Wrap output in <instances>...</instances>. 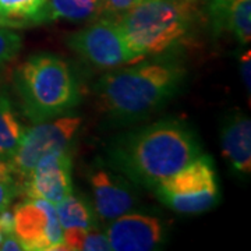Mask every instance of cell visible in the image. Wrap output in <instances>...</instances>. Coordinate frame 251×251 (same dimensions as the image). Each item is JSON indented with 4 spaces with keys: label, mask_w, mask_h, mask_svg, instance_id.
<instances>
[{
    "label": "cell",
    "mask_w": 251,
    "mask_h": 251,
    "mask_svg": "<svg viewBox=\"0 0 251 251\" xmlns=\"http://www.w3.org/2000/svg\"><path fill=\"white\" fill-rule=\"evenodd\" d=\"M23 46V38L11 28L0 27V67L17 57Z\"/></svg>",
    "instance_id": "cell-20"
},
{
    "label": "cell",
    "mask_w": 251,
    "mask_h": 251,
    "mask_svg": "<svg viewBox=\"0 0 251 251\" xmlns=\"http://www.w3.org/2000/svg\"><path fill=\"white\" fill-rule=\"evenodd\" d=\"M14 234L27 251L63 250V229L53 204L27 198L13 209Z\"/></svg>",
    "instance_id": "cell-8"
},
{
    "label": "cell",
    "mask_w": 251,
    "mask_h": 251,
    "mask_svg": "<svg viewBox=\"0 0 251 251\" xmlns=\"http://www.w3.org/2000/svg\"><path fill=\"white\" fill-rule=\"evenodd\" d=\"M20 186L10 168L9 161L0 159V211L9 208L11 201L17 197Z\"/></svg>",
    "instance_id": "cell-19"
},
{
    "label": "cell",
    "mask_w": 251,
    "mask_h": 251,
    "mask_svg": "<svg viewBox=\"0 0 251 251\" xmlns=\"http://www.w3.org/2000/svg\"><path fill=\"white\" fill-rule=\"evenodd\" d=\"M63 250L109 251L106 233L95 229H66L63 230Z\"/></svg>",
    "instance_id": "cell-17"
},
{
    "label": "cell",
    "mask_w": 251,
    "mask_h": 251,
    "mask_svg": "<svg viewBox=\"0 0 251 251\" xmlns=\"http://www.w3.org/2000/svg\"><path fill=\"white\" fill-rule=\"evenodd\" d=\"M186 78L175 62H147L100 77L94 90L102 109L120 120L148 116L173 98Z\"/></svg>",
    "instance_id": "cell-2"
},
{
    "label": "cell",
    "mask_w": 251,
    "mask_h": 251,
    "mask_svg": "<svg viewBox=\"0 0 251 251\" xmlns=\"http://www.w3.org/2000/svg\"><path fill=\"white\" fill-rule=\"evenodd\" d=\"M251 57H250V50H247L246 53L242 56V62H240V73H242L243 82H244V87L247 92L250 94L251 91V75H250V67H251Z\"/></svg>",
    "instance_id": "cell-23"
},
{
    "label": "cell",
    "mask_w": 251,
    "mask_h": 251,
    "mask_svg": "<svg viewBox=\"0 0 251 251\" xmlns=\"http://www.w3.org/2000/svg\"><path fill=\"white\" fill-rule=\"evenodd\" d=\"M163 205L179 214H201L214 208L221 193L214 162L200 155L152 188Z\"/></svg>",
    "instance_id": "cell-5"
},
{
    "label": "cell",
    "mask_w": 251,
    "mask_h": 251,
    "mask_svg": "<svg viewBox=\"0 0 251 251\" xmlns=\"http://www.w3.org/2000/svg\"><path fill=\"white\" fill-rule=\"evenodd\" d=\"M63 230L66 229H95L97 216L90 204L80 197L67 196L54 205Z\"/></svg>",
    "instance_id": "cell-15"
},
{
    "label": "cell",
    "mask_w": 251,
    "mask_h": 251,
    "mask_svg": "<svg viewBox=\"0 0 251 251\" xmlns=\"http://www.w3.org/2000/svg\"><path fill=\"white\" fill-rule=\"evenodd\" d=\"M193 1L147 0L117 18L137 59L169 52L188 35L194 23Z\"/></svg>",
    "instance_id": "cell-4"
},
{
    "label": "cell",
    "mask_w": 251,
    "mask_h": 251,
    "mask_svg": "<svg viewBox=\"0 0 251 251\" xmlns=\"http://www.w3.org/2000/svg\"><path fill=\"white\" fill-rule=\"evenodd\" d=\"M67 46L99 69H113L137 60L116 20L103 18L66 39Z\"/></svg>",
    "instance_id": "cell-7"
},
{
    "label": "cell",
    "mask_w": 251,
    "mask_h": 251,
    "mask_svg": "<svg viewBox=\"0 0 251 251\" xmlns=\"http://www.w3.org/2000/svg\"><path fill=\"white\" fill-rule=\"evenodd\" d=\"M88 183L94 198V211L106 221L131 212L138 202L133 183L102 163L91 168Z\"/></svg>",
    "instance_id": "cell-10"
},
{
    "label": "cell",
    "mask_w": 251,
    "mask_h": 251,
    "mask_svg": "<svg viewBox=\"0 0 251 251\" xmlns=\"http://www.w3.org/2000/svg\"><path fill=\"white\" fill-rule=\"evenodd\" d=\"M100 14V0H49V21L80 23Z\"/></svg>",
    "instance_id": "cell-16"
},
{
    "label": "cell",
    "mask_w": 251,
    "mask_h": 251,
    "mask_svg": "<svg viewBox=\"0 0 251 251\" xmlns=\"http://www.w3.org/2000/svg\"><path fill=\"white\" fill-rule=\"evenodd\" d=\"M4 236H6L4 230H3V229L0 227V243H1V240H3V237H4Z\"/></svg>",
    "instance_id": "cell-25"
},
{
    "label": "cell",
    "mask_w": 251,
    "mask_h": 251,
    "mask_svg": "<svg viewBox=\"0 0 251 251\" xmlns=\"http://www.w3.org/2000/svg\"><path fill=\"white\" fill-rule=\"evenodd\" d=\"M186 1H193V3H194V1H197V0H186Z\"/></svg>",
    "instance_id": "cell-26"
},
{
    "label": "cell",
    "mask_w": 251,
    "mask_h": 251,
    "mask_svg": "<svg viewBox=\"0 0 251 251\" xmlns=\"http://www.w3.org/2000/svg\"><path fill=\"white\" fill-rule=\"evenodd\" d=\"M24 130L10 99L0 94V159L10 161L13 158Z\"/></svg>",
    "instance_id": "cell-14"
},
{
    "label": "cell",
    "mask_w": 251,
    "mask_h": 251,
    "mask_svg": "<svg viewBox=\"0 0 251 251\" xmlns=\"http://www.w3.org/2000/svg\"><path fill=\"white\" fill-rule=\"evenodd\" d=\"M106 155L110 168L133 184L153 188L200 156L201 147L184 122L162 119L119 135Z\"/></svg>",
    "instance_id": "cell-1"
},
{
    "label": "cell",
    "mask_w": 251,
    "mask_h": 251,
    "mask_svg": "<svg viewBox=\"0 0 251 251\" xmlns=\"http://www.w3.org/2000/svg\"><path fill=\"white\" fill-rule=\"evenodd\" d=\"M225 28L229 29L242 45L251 39V0H233L227 10Z\"/></svg>",
    "instance_id": "cell-18"
},
{
    "label": "cell",
    "mask_w": 251,
    "mask_h": 251,
    "mask_svg": "<svg viewBox=\"0 0 251 251\" xmlns=\"http://www.w3.org/2000/svg\"><path fill=\"white\" fill-rule=\"evenodd\" d=\"M144 1L147 0H100V14H105L106 18L117 20Z\"/></svg>",
    "instance_id": "cell-21"
},
{
    "label": "cell",
    "mask_w": 251,
    "mask_h": 251,
    "mask_svg": "<svg viewBox=\"0 0 251 251\" xmlns=\"http://www.w3.org/2000/svg\"><path fill=\"white\" fill-rule=\"evenodd\" d=\"M72 172L70 150H57L46 153L23 179L24 194L27 198L45 200L56 205L73 194Z\"/></svg>",
    "instance_id": "cell-9"
},
{
    "label": "cell",
    "mask_w": 251,
    "mask_h": 251,
    "mask_svg": "<svg viewBox=\"0 0 251 251\" xmlns=\"http://www.w3.org/2000/svg\"><path fill=\"white\" fill-rule=\"evenodd\" d=\"M110 250L151 251L165 242V227L159 218L140 212H127L112 221L106 230Z\"/></svg>",
    "instance_id": "cell-11"
},
{
    "label": "cell",
    "mask_w": 251,
    "mask_h": 251,
    "mask_svg": "<svg viewBox=\"0 0 251 251\" xmlns=\"http://www.w3.org/2000/svg\"><path fill=\"white\" fill-rule=\"evenodd\" d=\"M221 145L232 169L242 175L251 171V122L242 112L225 117L221 127Z\"/></svg>",
    "instance_id": "cell-12"
},
{
    "label": "cell",
    "mask_w": 251,
    "mask_h": 251,
    "mask_svg": "<svg viewBox=\"0 0 251 251\" xmlns=\"http://www.w3.org/2000/svg\"><path fill=\"white\" fill-rule=\"evenodd\" d=\"M81 122L80 117L63 115L25 128L17 151L9 161L14 176L23 180L46 153L70 150L78 134Z\"/></svg>",
    "instance_id": "cell-6"
},
{
    "label": "cell",
    "mask_w": 251,
    "mask_h": 251,
    "mask_svg": "<svg viewBox=\"0 0 251 251\" xmlns=\"http://www.w3.org/2000/svg\"><path fill=\"white\" fill-rule=\"evenodd\" d=\"M233 0H212L209 6V14H211V21L212 25L216 29V32L222 31L226 24V16L227 10L230 7Z\"/></svg>",
    "instance_id": "cell-22"
},
{
    "label": "cell",
    "mask_w": 251,
    "mask_h": 251,
    "mask_svg": "<svg viewBox=\"0 0 251 251\" xmlns=\"http://www.w3.org/2000/svg\"><path fill=\"white\" fill-rule=\"evenodd\" d=\"M23 249V244L20 243L17 239V236L14 233L6 234L3 237V240L0 243V251H21Z\"/></svg>",
    "instance_id": "cell-24"
},
{
    "label": "cell",
    "mask_w": 251,
    "mask_h": 251,
    "mask_svg": "<svg viewBox=\"0 0 251 251\" xmlns=\"http://www.w3.org/2000/svg\"><path fill=\"white\" fill-rule=\"evenodd\" d=\"M14 84L25 116L35 125L63 116L80 103V88L69 64L52 53H38L18 66Z\"/></svg>",
    "instance_id": "cell-3"
},
{
    "label": "cell",
    "mask_w": 251,
    "mask_h": 251,
    "mask_svg": "<svg viewBox=\"0 0 251 251\" xmlns=\"http://www.w3.org/2000/svg\"><path fill=\"white\" fill-rule=\"evenodd\" d=\"M49 23V0H0V27L27 28Z\"/></svg>",
    "instance_id": "cell-13"
}]
</instances>
